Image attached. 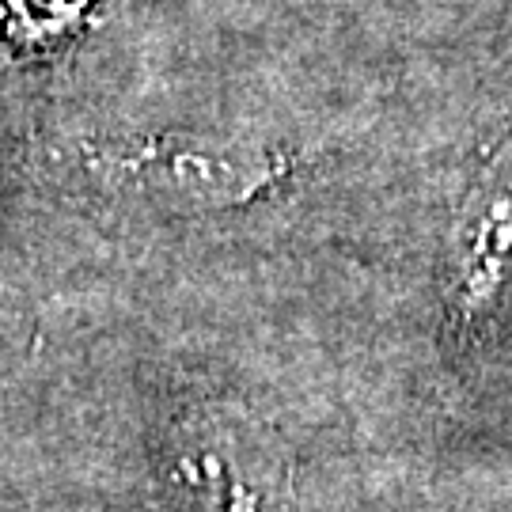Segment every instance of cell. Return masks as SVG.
I'll use <instances>...</instances> for the list:
<instances>
[{"mask_svg": "<svg viewBox=\"0 0 512 512\" xmlns=\"http://www.w3.org/2000/svg\"><path fill=\"white\" fill-rule=\"evenodd\" d=\"M19 4H23V23L38 31H57L84 8V0H16V8Z\"/></svg>", "mask_w": 512, "mask_h": 512, "instance_id": "cell-1", "label": "cell"}]
</instances>
